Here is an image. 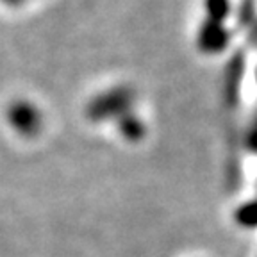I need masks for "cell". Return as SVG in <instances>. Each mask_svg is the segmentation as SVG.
<instances>
[{
  "label": "cell",
  "instance_id": "6da1fadb",
  "mask_svg": "<svg viewBox=\"0 0 257 257\" xmlns=\"http://www.w3.org/2000/svg\"><path fill=\"white\" fill-rule=\"evenodd\" d=\"M11 118L15 127L18 131H22V133L31 134L38 127V114L36 111H32L31 105H24V104L16 105L11 111Z\"/></svg>",
  "mask_w": 257,
  "mask_h": 257
}]
</instances>
